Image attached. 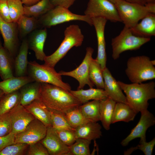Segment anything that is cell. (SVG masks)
<instances>
[{
  "label": "cell",
  "mask_w": 155,
  "mask_h": 155,
  "mask_svg": "<svg viewBox=\"0 0 155 155\" xmlns=\"http://www.w3.org/2000/svg\"><path fill=\"white\" fill-rule=\"evenodd\" d=\"M40 83L34 81L23 86L19 90L20 94V104L24 106L39 99Z\"/></svg>",
  "instance_id": "d4e9b609"
},
{
  "label": "cell",
  "mask_w": 155,
  "mask_h": 155,
  "mask_svg": "<svg viewBox=\"0 0 155 155\" xmlns=\"http://www.w3.org/2000/svg\"><path fill=\"white\" fill-rule=\"evenodd\" d=\"M47 128L41 121L35 118L22 131L15 135V143L30 145L40 142L45 137Z\"/></svg>",
  "instance_id": "8fae6325"
},
{
  "label": "cell",
  "mask_w": 155,
  "mask_h": 155,
  "mask_svg": "<svg viewBox=\"0 0 155 155\" xmlns=\"http://www.w3.org/2000/svg\"><path fill=\"white\" fill-rule=\"evenodd\" d=\"M115 5L124 26L131 28L148 14L154 13L146 4L145 5L124 0H116Z\"/></svg>",
  "instance_id": "52a82bcc"
},
{
  "label": "cell",
  "mask_w": 155,
  "mask_h": 155,
  "mask_svg": "<svg viewBox=\"0 0 155 155\" xmlns=\"http://www.w3.org/2000/svg\"><path fill=\"white\" fill-rule=\"evenodd\" d=\"M109 1H110L111 2H112L113 4H115V2L116 0H108Z\"/></svg>",
  "instance_id": "f907efd6"
},
{
  "label": "cell",
  "mask_w": 155,
  "mask_h": 155,
  "mask_svg": "<svg viewBox=\"0 0 155 155\" xmlns=\"http://www.w3.org/2000/svg\"><path fill=\"white\" fill-rule=\"evenodd\" d=\"M24 107L35 118L47 127L52 126L50 110L40 99L36 100Z\"/></svg>",
  "instance_id": "ffe728a7"
},
{
  "label": "cell",
  "mask_w": 155,
  "mask_h": 155,
  "mask_svg": "<svg viewBox=\"0 0 155 155\" xmlns=\"http://www.w3.org/2000/svg\"><path fill=\"white\" fill-rule=\"evenodd\" d=\"M15 135L11 132L6 135L0 137V152L7 146L15 143Z\"/></svg>",
  "instance_id": "ee69618b"
},
{
  "label": "cell",
  "mask_w": 155,
  "mask_h": 155,
  "mask_svg": "<svg viewBox=\"0 0 155 155\" xmlns=\"http://www.w3.org/2000/svg\"><path fill=\"white\" fill-rule=\"evenodd\" d=\"M140 112L141 116L138 122L129 134L122 141L121 144L122 146H127L130 141L136 138H146L147 130L155 124V117L148 109Z\"/></svg>",
  "instance_id": "7c38bea8"
},
{
  "label": "cell",
  "mask_w": 155,
  "mask_h": 155,
  "mask_svg": "<svg viewBox=\"0 0 155 155\" xmlns=\"http://www.w3.org/2000/svg\"><path fill=\"white\" fill-rule=\"evenodd\" d=\"M29 145L16 143L8 146L0 152V155H26Z\"/></svg>",
  "instance_id": "74e56055"
},
{
  "label": "cell",
  "mask_w": 155,
  "mask_h": 155,
  "mask_svg": "<svg viewBox=\"0 0 155 155\" xmlns=\"http://www.w3.org/2000/svg\"><path fill=\"white\" fill-rule=\"evenodd\" d=\"M0 17L4 21L11 22L7 0H0Z\"/></svg>",
  "instance_id": "7bdbcfd3"
},
{
  "label": "cell",
  "mask_w": 155,
  "mask_h": 155,
  "mask_svg": "<svg viewBox=\"0 0 155 155\" xmlns=\"http://www.w3.org/2000/svg\"><path fill=\"white\" fill-rule=\"evenodd\" d=\"M102 127L96 122H89L75 129L76 138H81L90 141L102 136Z\"/></svg>",
  "instance_id": "44dd1931"
},
{
  "label": "cell",
  "mask_w": 155,
  "mask_h": 155,
  "mask_svg": "<svg viewBox=\"0 0 155 155\" xmlns=\"http://www.w3.org/2000/svg\"><path fill=\"white\" fill-rule=\"evenodd\" d=\"M71 93L78 100L81 104L86 102L90 100H101L108 97L103 89L90 88L89 89H78L71 90Z\"/></svg>",
  "instance_id": "603a6c76"
},
{
  "label": "cell",
  "mask_w": 155,
  "mask_h": 155,
  "mask_svg": "<svg viewBox=\"0 0 155 155\" xmlns=\"http://www.w3.org/2000/svg\"><path fill=\"white\" fill-rule=\"evenodd\" d=\"M75 20L84 21L92 26L91 18L88 16L74 13L68 9L59 6H55L41 16L38 21L43 27L49 28L63 23Z\"/></svg>",
  "instance_id": "ba28073f"
},
{
  "label": "cell",
  "mask_w": 155,
  "mask_h": 155,
  "mask_svg": "<svg viewBox=\"0 0 155 155\" xmlns=\"http://www.w3.org/2000/svg\"><path fill=\"white\" fill-rule=\"evenodd\" d=\"M146 3H155V0H144Z\"/></svg>",
  "instance_id": "681fc988"
},
{
  "label": "cell",
  "mask_w": 155,
  "mask_h": 155,
  "mask_svg": "<svg viewBox=\"0 0 155 155\" xmlns=\"http://www.w3.org/2000/svg\"><path fill=\"white\" fill-rule=\"evenodd\" d=\"M52 127L55 130H65L74 131L75 129L69 125L64 114L58 111L50 110Z\"/></svg>",
  "instance_id": "836d02e7"
},
{
  "label": "cell",
  "mask_w": 155,
  "mask_h": 155,
  "mask_svg": "<svg viewBox=\"0 0 155 155\" xmlns=\"http://www.w3.org/2000/svg\"><path fill=\"white\" fill-rule=\"evenodd\" d=\"M38 20L36 17L22 15L16 23L20 34L25 36L33 31L37 27Z\"/></svg>",
  "instance_id": "d6a6232c"
},
{
  "label": "cell",
  "mask_w": 155,
  "mask_h": 155,
  "mask_svg": "<svg viewBox=\"0 0 155 155\" xmlns=\"http://www.w3.org/2000/svg\"><path fill=\"white\" fill-rule=\"evenodd\" d=\"M116 103L108 97L100 101V121L106 130H108L110 129Z\"/></svg>",
  "instance_id": "cb8c5ba5"
},
{
  "label": "cell",
  "mask_w": 155,
  "mask_h": 155,
  "mask_svg": "<svg viewBox=\"0 0 155 155\" xmlns=\"http://www.w3.org/2000/svg\"></svg>",
  "instance_id": "11a10c76"
},
{
  "label": "cell",
  "mask_w": 155,
  "mask_h": 155,
  "mask_svg": "<svg viewBox=\"0 0 155 155\" xmlns=\"http://www.w3.org/2000/svg\"><path fill=\"white\" fill-rule=\"evenodd\" d=\"M39 99L49 110L64 114L81 104L70 91L46 83H40Z\"/></svg>",
  "instance_id": "6da1fadb"
},
{
  "label": "cell",
  "mask_w": 155,
  "mask_h": 155,
  "mask_svg": "<svg viewBox=\"0 0 155 155\" xmlns=\"http://www.w3.org/2000/svg\"><path fill=\"white\" fill-rule=\"evenodd\" d=\"M150 58L142 55L129 58L125 73L132 83H140L155 78V67Z\"/></svg>",
  "instance_id": "277c9868"
},
{
  "label": "cell",
  "mask_w": 155,
  "mask_h": 155,
  "mask_svg": "<svg viewBox=\"0 0 155 155\" xmlns=\"http://www.w3.org/2000/svg\"><path fill=\"white\" fill-rule=\"evenodd\" d=\"M55 130L61 140L68 146H71L75 142L76 138L74 131L65 130Z\"/></svg>",
  "instance_id": "f35d334b"
},
{
  "label": "cell",
  "mask_w": 155,
  "mask_h": 155,
  "mask_svg": "<svg viewBox=\"0 0 155 155\" xmlns=\"http://www.w3.org/2000/svg\"><path fill=\"white\" fill-rule=\"evenodd\" d=\"M34 81L28 75L13 76L0 82V89L6 94L19 90L26 84Z\"/></svg>",
  "instance_id": "484cf974"
},
{
  "label": "cell",
  "mask_w": 155,
  "mask_h": 155,
  "mask_svg": "<svg viewBox=\"0 0 155 155\" xmlns=\"http://www.w3.org/2000/svg\"><path fill=\"white\" fill-rule=\"evenodd\" d=\"M148 5V4H147ZM152 10V9H151ZM154 12V11H153ZM155 13V12H154Z\"/></svg>",
  "instance_id": "db71d44e"
},
{
  "label": "cell",
  "mask_w": 155,
  "mask_h": 155,
  "mask_svg": "<svg viewBox=\"0 0 155 155\" xmlns=\"http://www.w3.org/2000/svg\"><path fill=\"white\" fill-rule=\"evenodd\" d=\"M76 0H50L55 7L59 6L68 9Z\"/></svg>",
  "instance_id": "f6af8a7d"
},
{
  "label": "cell",
  "mask_w": 155,
  "mask_h": 155,
  "mask_svg": "<svg viewBox=\"0 0 155 155\" xmlns=\"http://www.w3.org/2000/svg\"><path fill=\"white\" fill-rule=\"evenodd\" d=\"M27 74L34 81L51 84L69 91L71 90L70 85L63 81L61 75L54 67L45 63L40 65L35 61L29 62Z\"/></svg>",
  "instance_id": "5b68a950"
},
{
  "label": "cell",
  "mask_w": 155,
  "mask_h": 155,
  "mask_svg": "<svg viewBox=\"0 0 155 155\" xmlns=\"http://www.w3.org/2000/svg\"><path fill=\"white\" fill-rule=\"evenodd\" d=\"M155 145V138L148 142L146 138H140L139 144L136 146L137 149L142 151L145 155H152Z\"/></svg>",
  "instance_id": "b9f144b4"
},
{
  "label": "cell",
  "mask_w": 155,
  "mask_h": 155,
  "mask_svg": "<svg viewBox=\"0 0 155 155\" xmlns=\"http://www.w3.org/2000/svg\"><path fill=\"white\" fill-rule=\"evenodd\" d=\"M69 125L73 128H76L90 121L86 119L80 111L78 107L64 114Z\"/></svg>",
  "instance_id": "d590c367"
},
{
  "label": "cell",
  "mask_w": 155,
  "mask_h": 155,
  "mask_svg": "<svg viewBox=\"0 0 155 155\" xmlns=\"http://www.w3.org/2000/svg\"><path fill=\"white\" fill-rule=\"evenodd\" d=\"M64 35L63 40L56 51L45 57L44 63L54 67L71 48L81 46L84 38L81 29L77 25L72 24L67 27L64 31Z\"/></svg>",
  "instance_id": "3957f363"
},
{
  "label": "cell",
  "mask_w": 155,
  "mask_h": 155,
  "mask_svg": "<svg viewBox=\"0 0 155 155\" xmlns=\"http://www.w3.org/2000/svg\"><path fill=\"white\" fill-rule=\"evenodd\" d=\"M102 74L104 82L103 89L106 92L108 97L116 102L128 104L126 97L123 93L117 81L106 67L102 70Z\"/></svg>",
  "instance_id": "e0dca14e"
},
{
  "label": "cell",
  "mask_w": 155,
  "mask_h": 155,
  "mask_svg": "<svg viewBox=\"0 0 155 155\" xmlns=\"http://www.w3.org/2000/svg\"><path fill=\"white\" fill-rule=\"evenodd\" d=\"M11 132L16 135L22 131L35 118L24 108L18 104L8 113Z\"/></svg>",
  "instance_id": "9a60e30c"
},
{
  "label": "cell",
  "mask_w": 155,
  "mask_h": 155,
  "mask_svg": "<svg viewBox=\"0 0 155 155\" xmlns=\"http://www.w3.org/2000/svg\"><path fill=\"white\" fill-rule=\"evenodd\" d=\"M12 127L8 113L0 115V137L6 135L11 132Z\"/></svg>",
  "instance_id": "60d3db41"
},
{
  "label": "cell",
  "mask_w": 155,
  "mask_h": 155,
  "mask_svg": "<svg viewBox=\"0 0 155 155\" xmlns=\"http://www.w3.org/2000/svg\"><path fill=\"white\" fill-rule=\"evenodd\" d=\"M137 113L129 104L117 102L115 104L112 124L119 121H133Z\"/></svg>",
  "instance_id": "4316f807"
},
{
  "label": "cell",
  "mask_w": 155,
  "mask_h": 155,
  "mask_svg": "<svg viewBox=\"0 0 155 155\" xmlns=\"http://www.w3.org/2000/svg\"><path fill=\"white\" fill-rule=\"evenodd\" d=\"M151 62L152 64L154 65H155V60H151Z\"/></svg>",
  "instance_id": "816d5d0a"
},
{
  "label": "cell",
  "mask_w": 155,
  "mask_h": 155,
  "mask_svg": "<svg viewBox=\"0 0 155 155\" xmlns=\"http://www.w3.org/2000/svg\"><path fill=\"white\" fill-rule=\"evenodd\" d=\"M24 5L29 6L36 3L41 0H20Z\"/></svg>",
  "instance_id": "bcb514c9"
},
{
  "label": "cell",
  "mask_w": 155,
  "mask_h": 155,
  "mask_svg": "<svg viewBox=\"0 0 155 155\" xmlns=\"http://www.w3.org/2000/svg\"><path fill=\"white\" fill-rule=\"evenodd\" d=\"M117 82L126 95L128 104L138 113L147 109L148 101L155 98V82L126 84Z\"/></svg>",
  "instance_id": "7a4b0ae2"
},
{
  "label": "cell",
  "mask_w": 155,
  "mask_h": 155,
  "mask_svg": "<svg viewBox=\"0 0 155 155\" xmlns=\"http://www.w3.org/2000/svg\"><path fill=\"white\" fill-rule=\"evenodd\" d=\"M91 141L81 138H76L75 142L69 146V155H90Z\"/></svg>",
  "instance_id": "e575fe53"
},
{
  "label": "cell",
  "mask_w": 155,
  "mask_h": 155,
  "mask_svg": "<svg viewBox=\"0 0 155 155\" xmlns=\"http://www.w3.org/2000/svg\"><path fill=\"white\" fill-rule=\"evenodd\" d=\"M99 100H93L80 105L78 108L84 116L91 122L100 121Z\"/></svg>",
  "instance_id": "f1b7e54d"
},
{
  "label": "cell",
  "mask_w": 155,
  "mask_h": 155,
  "mask_svg": "<svg viewBox=\"0 0 155 155\" xmlns=\"http://www.w3.org/2000/svg\"><path fill=\"white\" fill-rule=\"evenodd\" d=\"M50 155H69V146L64 144L52 126L48 127L46 135L40 141Z\"/></svg>",
  "instance_id": "2e32d148"
},
{
  "label": "cell",
  "mask_w": 155,
  "mask_h": 155,
  "mask_svg": "<svg viewBox=\"0 0 155 155\" xmlns=\"http://www.w3.org/2000/svg\"><path fill=\"white\" fill-rule=\"evenodd\" d=\"M17 25L16 22H7L0 17V33L4 41V47L14 59L18 46Z\"/></svg>",
  "instance_id": "4fadbf2b"
},
{
  "label": "cell",
  "mask_w": 155,
  "mask_h": 155,
  "mask_svg": "<svg viewBox=\"0 0 155 155\" xmlns=\"http://www.w3.org/2000/svg\"><path fill=\"white\" fill-rule=\"evenodd\" d=\"M90 78L97 88H104V82L102 70L96 59H92L89 67Z\"/></svg>",
  "instance_id": "1f68e13d"
},
{
  "label": "cell",
  "mask_w": 155,
  "mask_h": 155,
  "mask_svg": "<svg viewBox=\"0 0 155 155\" xmlns=\"http://www.w3.org/2000/svg\"><path fill=\"white\" fill-rule=\"evenodd\" d=\"M14 60L2 46L0 49V76L3 80L14 76Z\"/></svg>",
  "instance_id": "83f0119b"
},
{
  "label": "cell",
  "mask_w": 155,
  "mask_h": 155,
  "mask_svg": "<svg viewBox=\"0 0 155 155\" xmlns=\"http://www.w3.org/2000/svg\"><path fill=\"white\" fill-rule=\"evenodd\" d=\"M150 40V38L134 35L130 28L124 26L119 34L112 39V57L114 60H117L123 52L138 50Z\"/></svg>",
  "instance_id": "8992f818"
},
{
  "label": "cell",
  "mask_w": 155,
  "mask_h": 155,
  "mask_svg": "<svg viewBox=\"0 0 155 155\" xmlns=\"http://www.w3.org/2000/svg\"><path fill=\"white\" fill-rule=\"evenodd\" d=\"M9 16L12 22L16 23L24 15V5L20 0H7Z\"/></svg>",
  "instance_id": "8d00e7d4"
},
{
  "label": "cell",
  "mask_w": 155,
  "mask_h": 155,
  "mask_svg": "<svg viewBox=\"0 0 155 155\" xmlns=\"http://www.w3.org/2000/svg\"><path fill=\"white\" fill-rule=\"evenodd\" d=\"M5 95L3 91L0 89V100Z\"/></svg>",
  "instance_id": "c3c4849f"
},
{
  "label": "cell",
  "mask_w": 155,
  "mask_h": 155,
  "mask_svg": "<svg viewBox=\"0 0 155 155\" xmlns=\"http://www.w3.org/2000/svg\"><path fill=\"white\" fill-rule=\"evenodd\" d=\"M54 7L50 0H41L32 5H24V15L35 17L42 16Z\"/></svg>",
  "instance_id": "f546056e"
},
{
  "label": "cell",
  "mask_w": 155,
  "mask_h": 155,
  "mask_svg": "<svg viewBox=\"0 0 155 155\" xmlns=\"http://www.w3.org/2000/svg\"><path fill=\"white\" fill-rule=\"evenodd\" d=\"M85 57L80 65L75 69L69 71H61L59 73L61 75L69 76L76 79L79 85L78 89H83L87 85L90 88H93L94 85L90 80L89 76V69L94 50L92 47L86 48Z\"/></svg>",
  "instance_id": "30bf717a"
},
{
  "label": "cell",
  "mask_w": 155,
  "mask_h": 155,
  "mask_svg": "<svg viewBox=\"0 0 155 155\" xmlns=\"http://www.w3.org/2000/svg\"><path fill=\"white\" fill-rule=\"evenodd\" d=\"M91 19L92 25L96 30L98 43L97 55L95 59L103 70L106 67L107 61L104 30L107 20L101 17L93 18Z\"/></svg>",
  "instance_id": "5bb4252c"
},
{
  "label": "cell",
  "mask_w": 155,
  "mask_h": 155,
  "mask_svg": "<svg viewBox=\"0 0 155 155\" xmlns=\"http://www.w3.org/2000/svg\"><path fill=\"white\" fill-rule=\"evenodd\" d=\"M19 90L5 94L0 100V115L8 113L20 103Z\"/></svg>",
  "instance_id": "4dcf8cb0"
},
{
  "label": "cell",
  "mask_w": 155,
  "mask_h": 155,
  "mask_svg": "<svg viewBox=\"0 0 155 155\" xmlns=\"http://www.w3.org/2000/svg\"><path fill=\"white\" fill-rule=\"evenodd\" d=\"M29 49L28 40L24 39L20 46L19 52L14 60L15 76L27 75L28 61L27 59Z\"/></svg>",
  "instance_id": "7402d4cb"
},
{
  "label": "cell",
  "mask_w": 155,
  "mask_h": 155,
  "mask_svg": "<svg viewBox=\"0 0 155 155\" xmlns=\"http://www.w3.org/2000/svg\"><path fill=\"white\" fill-rule=\"evenodd\" d=\"M133 27L130 28L134 35L150 38L155 35V13H150L142 19Z\"/></svg>",
  "instance_id": "d6986e66"
},
{
  "label": "cell",
  "mask_w": 155,
  "mask_h": 155,
  "mask_svg": "<svg viewBox=\"0 0 155 155\" xmlns=\"http://www.w3.org/2000/svg\"><path fill=\"white\" fill-rule=\"evenodd\" d=\"M126 1L133 3H136L145 5L146 4L144 0H124Z\"/></svg>",
  "instance_id": "7dc6e473"
},
{
  "label": "cell",
  "mask_w": 155,
  "mask_h": 155,
  "mask_svg": "<svg viewBox=\"0 0 155 155\" xmlns=\"http://www.w3.org/2000/svg\"><path fill=\"white\" fill-rule=\"evenodd\" d=\"M47 34L46 28L34 31L28 40L29 48L33 51L37 60L43 61L46 56L44 47Z\"/></svg>",
  "instance_id": "ac0fdd59"
},
{
  "label": "cell",
  "mask_w": 155,
  "mask_h": 155,
  "mask_svg": "<svg viewBox=\"0 0 155 155\" xmlns=\"http://www.w3.org/2000/svg\"><path fill=\"white\" fill-rule=\"evenodd\" d=\"M2 43L1 41V40L0 39V49L2 47Z\"/></svg>",
  "instance_id": "f5cc1de1"
},
{
  "label": "cell",
  "mask_w": 155,
  "mask_h": 155,
  "mask_svg": "<svg viewBox=\"0 0 155 155\" xmlns=\"http://www.w3.org/2000/svg\"><path fill=\"white\" fill-rule=\"evenodd\" d=\"M84 14L101 17L112 22H122L115 4L108 0H89Z\"/></svg>",
  "instance_id": "9c48e42d"
},
{
  "label": "cell",
  "mask_w": 155,
  "mask_h": 155,
  "mask_svg": "<svg viewBox=\"0 0 155 155\" xmlns=\"http://www.w3.org/2000/svg\"><path fill=\"white\" fill-rule=\"evenodd\" d=\"M26 155H49L44 146L40 142L29 145Z\"/></svg>",
  "instance_id": "ab89813d"
}]
</instances>
